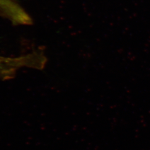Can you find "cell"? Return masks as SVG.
Segmentation results:
<instances>
[{
	"label": "cell",
	"mask_w": 150,
	"mask_h": 150,
	"mask_svg": "<svg viewBox=\"0 0 150 150\" xmlns=\"http://www.w3.org/2000/svg\"><path fill=\"white\" fill-rule=\"evenodd\" d=\"M43 65V57L38 51L18 57L0 56V79H11L16 72L23 67L40 70Z\"/></svg>",
	"instance_id": "cell-1"
}]
</instances>
